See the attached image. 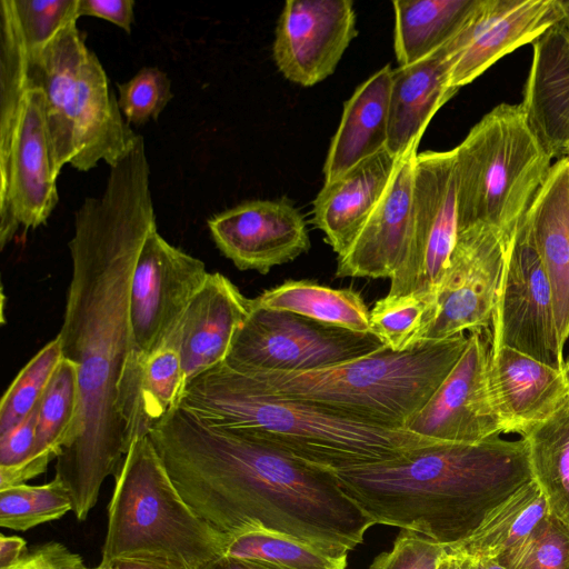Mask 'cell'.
I'll use <instances>...</instances> for the list:
<instances>
[{
  "label": "cell",
  "instance_id": "6",
  "mask_svg": "<svg viewBox=\"0 0 569 569\" xmlns=\"http://www.w3.org/2000/svg\"><path fill=\"white\" fill-rule=\"evenodd\" d=\"M28 57L44 94L50 157L57 177L67 164L81 172L100 161L114 167L132 151L140 134L123 118L109 78L87 47L77 22Z\"/></svg>",
  "mask_w": 569,
  "mask_h": 569
},
{
  "label": "cell",
  "instance_id": "35",
  "mask_svg": "<svg viewBox=\"0 0 569 569\" xmlns=\"http://www.w3.org/2000/svg\"><path fill=\"white\" fill-rule=\"evenodd\" d=\"M433 310V299L409 293L385 296L369 312L370 333L387 348L405 351L420 345Z\"/></svg>",
  "mask_w": 569,
  "mask_h": 569
},
{
  "label": "cell",
  "instance_id": "34",
  "mask_svg": "<svg viewBox=\"0 0 569 569\" xmlns=\"http://www.w3.org/2000/svg\"><path fill=\"white\" fill-rule=\"evenodd\" d=\"M73 509L63 482L54 478L43 485L20 483L0 489V526L26 531L57 520Z\"/></svg>",
  "mask_w": 569,
  "mask_h": 569
},
{
  "label": "cell",
  "instance_id": "20",
  "mask_svg": "<svg viewBox=\"0 0 569 569\" xmlns=\"http://www.w3.org/2000/svg\"><path fill=\"white\" fill-rule=\"evenodd\" d=\"M532 48L520 104L549 156L569 158V9L532 42Z\"/></svg>",
  "mask_w": 569,
  "mask_h": 569
},
{
  "label": "cell",
  "instance_id": "2",
  "mask_svg": "<svg viewBox=\"0 0 569 569\" xmlns=\"http://www.w3.org/2000/svg\"><path fill=\"white\" fill-rule=\"evenodd\" d=\"M149 437L186 502L227 536L267 530L347 557L376 525L332 471L181 406Z\"/></svg>",
  "mask_w": 569,
  "mask_h": 569
},
{
  "label": "cell",
  "instance_id": "9",
  "mask_svg": "<svg viewBox=\"0 0 569 569\" xmlns=\"http://www.w3.org/2000/svg\"><path fill=\"white\" fill-rule=\"evenodd\" d=\"M453 151L458 231L486 224L510 236L552 167L521 104L496 106Z\"/></svg>",
  "mask_w": 569,
  "mask_h": 569
},
{
  "label": "cell",
  "instance_id": "26",
  "mask_svg": "<svg viewBox=\"0 0 569 569\" xmlns=\"http://www.w3.org/2000/svg\"><path fill=\"white\" fill-rule=\"evenodd\" d=\"M550 283L561 343L569 337V158L558 159L527 212Z\"/></svg>",
  "mask_w": 569,
  "mask_h": 569
},
{
  "label": "cell",
  "instance_id": "29",
  "mask_svg": "<svg viewBox=\"0 0 569 569\" xmlns=\"http://www.w3.org/2000/svg\"><path fill=\"white\" fill-rule=\"evenodd\" d=\"M258 305L350 330L370 333L369 312L359 292L308 280H289L253 299Z\"/></svg>",
  "mask_w": 569,
  "mask_h": 569
},
{
  "label": "cell",
  "instance_id": "41",
  "mask_svg": "<svg viewBox=\"0 0 569 569\" xmlns=\"http://www.w3.org/2000/svg\"><path fill=\"white\" fill-rule=\"evenodd\" d=\"M38 406L24 420L0 435V489L20 485V477L33 458Z\"/></svg>",
  "mask_w": 569,
  "mask_h": 569
},
{
  "label": "cell",
  "instance_id": "14",
  "mask_svg": "<svg viewBox=\"0 0 569 569\" xmlns=\"http://www.w3.org/2000/svg\"><path fill=\"white\" fill-rule=\"evenodd\" d=\"M510 236L486 224L458 231L420 345L490 328Z\"/></svg>",
  "mask_w": 569,
  "mask_h": 569
},
{
  "label": "cell",
  "instance_id": "28",
  "mask_svg": "<svg viewBox=\"0 0 569 569\" xmlns=\"http://www.w3.org/2000/svg\"><path fill=\"white\" fill-rule=\"evenodd\" d=\"M479 0H396L393 49L399 67L412 64L449 42Z\"/></svg>",
  "mask_w": 569,
  "mask_h": 569
},
{
  "label": "cell",
  "instance_id": "44",
  "mask_svg": "<svg viewBox=\"0 0 569 569\" xmlns=\"http://www.w3.org/2000/svg\"><path fill=\"white\" fill-rule=\"evenodd\" d=\"M28 550L23 538L0 533V569H9L17 565Z\"/></svg>",
  "mask_w": 569,
  "mask_h": 569
},
{
  "label": "cell",
  "instance_id": "31",
  "mask_svg": "<svg viewBox=\"0 0 569 569\" xmlns=\"http://www.w3.org/2000/svg\"><path fill=\"white\" fill-rule=\"evenodd\" d=\"M521 438L528 446L532 479L547 500L549 513L569 529V395Z\"/></svg>",
  "mask_w": 569,
  "mask_h": 569
},
{
  "label": "cell",
  "instance_id": "33",
  "mask_svg": "<svg viewBox=\"0 0 569 569\" xmlns=\"http://www.w3.org/2000/svg\"><path fill=\"white\" fill-rule=\"evenodd\" d=\"M224 556L257 561L272 569L347 567V557H336L292 537L267 530H248L228 536Z\"/></svg>",
  "mask_w": 569,
  "mask_h": 569
},
{
  "label": "cell",
  "instance_id": "4",
  "mask_svg": "<svg viewBox=\"0 0 569 569\" xmlns=\"http://www.w3.org/2000/svg\"><path fill=\"white\" fill-rule=\"evenodd\" d=\"M180 406L208 423L247 431L332 472L393 460L409 450L443 442L274 393L224 362L188 382Z\"/></svg>",
  "mask_w": 569,
  "mask_h": 569
},
{
  "label": "cell",
  "instance_id": "46",
  "mask_svg": "<svg viewBox=\"0 0 569 569\" xmlns=\"http://www.w3.org/2000/svg\"><path fill=\"white\" fill-rule=\"evenodd\" d=\"M202 569H272L263 563L247 560V559H240V558H233L228 556H221L218 559L211 561Z\"/></svg>",
  "mask_w": 569,
  "mask_h": 569
},
{
  "label": "cell",
  "instance_id": "12",
  "mask_svg": "<svg viewBox=\"0 0 569 569\" xmlns=\"http://www.w3.org/2000/svg\"><path fill=\"white\" fill-rule=\"evenodd\" d=\"M413 232L408 258L390 279L387 295L437 291L458 236L456 158L453 149L417 153L413 168Z\"/></svg>",
  "mask_w": 569,
  "mask_h": 569
},
{
  "label": "cell",
  "instance_id": "11",
  "mask_svg": "<svg viewBox=\"0 0 569 569\" xmlns=\"http://www.w3.org/2000/svg\"><path fill=\"white\" fill-rule=\"evenodd\" d=\"M490 331L492 352L509 347L555 369L565 367L552 292L527 216L508 239Z\"/></svg>",
  "mask_w": 569,
  "mask_h": 569
},
{
  "label": "cell",
  "instance_id": "22",
  "mask_svg": "<svg viewBox=\"0 0 569 569\" xmlns=\"http://www.w3.org/2000/svg\"><path fill=\"white\" fill-rule=\"evenodd\" d=\"M183 390L178 325L147 357L126 359L118 385L117 409L128 450L180 406Z\"/></svg>",
  "mask_w": 569,
  "mask_h": 569
},
{
  "label": "cell",
  "instance_id": "38",
  "mask_svg": "<svg viewBox=\"0 0 569 569\" xmlns=\"http://www.w3.org/2000/svg\"><path fill=\"white\" fill-rule=\"evenodd\" d=\"M29 56L79 19L78 0H9Z\"/></svg>",
  "mask_w": 569,
  "mask_h": 569
},
{
  "label": "cell",
  "instance_id": "15",
  "mask_svg": "<svg viewBox=\"0 0 569 569\" xmlns=\"http://www.w3.org/2000/svg\"><path fill=\"white\" fill-rule=\"evenodd\" d=\"M491 331L473 330L451 371L405 428L443 442L476 443L506 433L490 382Z\"/></svg>",
  "mask_w": 569,
  "mask_h": 569
},
{
  "label": "cell",
  "instance_id": "7",
  "mask_svg": "<svg viewBox=\"0 0 569 569\" xmlns=\"http://www.w3.org/2000/svg\"><path fill=\"white\" fill-rule=\"evenodd\" d=\"M227 541L182 498L150 437L137 439L116 477L101 561L153 558L202 569L224 555Z\"/></svg>",
  "mask_w": 569,
  "mask_h": 569
},
{
  "label": "cell",
  "instance_id": "5",
  "mask_svg": "<svg viewBox=\"0 0 569 569\" xmlns=\"http://www.w3.org/2000/svg\"><path fill=\"white\" fill-rule=\"evenodd\" d=\"M465 333L405 351L386 346L307 372H242L264 389L381 426L405 428L462 355ZM240 372V371H239Z\"/></svg>",
  "mask_w": 569,
  "mask_h": 569
},
{
  "label": "cell",
  "instance_id": "39",
  "mask_svg": "<svg viewBox=\"0 0 569 569\" xmlns=\"http://www.w3.org/2000/svg\"><path fill=\"white\" fill-rule=\"evenodd\" d=\"M117 87L120 111L130 126L140 127L157 120L173 97L170 79L156 67L140 69Z\"/></svg>",
  "mask_w": 569,
  "mask_h": 569
},
{
  "label": "cell",
  "instance_id": "45",
  "mask_svg": "<svg viewBox=\"0 0 569 569\" xmlns=\"http://www.w3.org/2000/svg\"><path fill=\"white\" fill-rule=\"evenodd\" d=\"M104 563L109 569H181L171 562L153 558H120Z\"/></svg>",
  "mask_w": 569,
  "mask_h": 569
},
{
  "label": "cell",
  "instance_id": "40",
  "mask_svg": "<svg viewBox=\"0 0 569 569\" xmlns=\"http://www.w3.org/2000/svg\"><path fill=\"white\" fill-rule=\"evenodd\" d=\"M443 551L431 538L401 529L392 548L377 556L369 569H435Z\"/></svg>",
  "mask_w": 569,
  "mask_h": 569
},
{
  "label": "cell",
  "instance_id": "47",
  "mask_svg": "<svg viewBox=\"0 0 569 569\" xmlns=\"http://www.w3.org/2000/svg\"><path fill=\"white\" fill-rule=\"evenodd\" d=\"M460 569H508L497 559L460 556Z\"/></svg>",
  "mask_w": 569,
  "mask_h": 569
},
{
  "label": "cell",
  "instance_id": "36",
  "mask_svg": "<svg viewBox=\"0 0 569 569\" xmlns=\"http://www.w3.org/2000/svg\"><path fill=\"white\" fill-rule=\"evenodd\" d=\"M62 359L57 336L20 370L0 403V435L24 420L38 406Z\"/></svg>",
  "mask_w": 569,
  "mask_h": 569
},
{
  "label": "cell",
  "instance_id": "43",
  "mask_svg": "<svg viewBox=\"0 0 569 569\" xmlns=\"http://www.w3.org/2000/svg\"><path fill=\"white\" fill-rule=\"evenodd\" d=\"M134 4L132 0H78V14L79 18L89 16L107 20L130 33Z\"/></svg>",
  "mask_w": 569,
  "mask_h": 569
},
{
  "label": "cell",
  "instance_id": "18",
  "mask_svg": "<svg viewBox=\"0 0 569 569\" xmlns=\"http://www.w3.org/2000/svg\"><path fill=\"white\" fill-rule=\"evenodd\" d=\"M219 251L239 270L268 273L308 252L310 238L300 211L287 200H250L207 221Z\"/></svg>",
  "mask_w": 569,
  "mask_h": 569
},
{
  "label": "cell",
  "instance_id": "8",
  "mask_svg": "<svg viewBox=\"0 0 569 569\" xmlns=\"http://www.w3.org/2000/svg\"><path fill=\"white\" fill-rule=\"evenodd\" d=\"M46 119L9 0L0 1V247L46 224L59 197Z\"/></svg>",
  "mask_w": 569,
  "mask_h": 569
},
{
  "label": "cell",
  "instance_id": "16",
  "mask_svg": "<svg viewBox=\"0 0 569 569\" xmlns=\"http://www.w3.org/2000/svg\"><path fill=\"white\" fill-rule=\"evenodd\" d=\"M568 9L567 0H479L460 31L445 44L450 86L460 89L503 56L532 43Z\"/></svg>",
  "mask_w": 569,
  "mask_h": 569
},
{
  "label": "cell",
  "instance_id": "27",
  "mask_svg": "<svg viewBox=\"0 0 569 569\" xmlns=\"http://www.w3.org/2000/svg\"><path fill=\"white\" fill-rule=\"evenodd\" d=\"M392 74L393 69L386 64L362 82L345 102L323 164L325 182L337 179L387 148Z\"/></svg>",
  "mask_w": 569,
  "mask_h": 569
},
{
  "label": "cell",
  "instance_id": "1",
  "mask_svg": "<svg viewBox=\"0 0 569 569\" xmlns=\"http://www.w3.org/2000/svg\"><path fill=\"white\" fill-rule=\"evenodd\" d=\"M157 228L143 137L114 167L99 197L74 213L72 262L63 321V358L78 370L80 403L56 477L68 489L73 513L87 519L107 477L128 452L117 409L118 385L130 346V290L148 233Z\"/></svg>",
  "mask_w": 569,
  "mask_h": 569
},
{
  "label": "cell",
  "instance_id": "32",
  "mask_svg": "<svg viewBox=\"0 0 569 569\" xmlns=\"http://www.w3.org/2000/svg\"><path fill=\"white\" fill-rule=\"evenodd\" d=\"M79 403L77 367L63 358L39 402L34 453L20 477V483L43 473L51 460L58 458L76 421Z\"/></svg>",
  "mask_w": 569,
  "mask_h": 569
},
{
  "label": "cell",
  "instance_id": "25",
  "mask_svg": "<svg viewBox=\"0 0 569 569\" xmlns=\"http://www.w3.org/2000/svg\"><path fill=\"white\" fill-rule=\"evenodd\" d=\"M450 69L443 46L420 61L393 70L387 149L396 158L418 148L435 113L458 92L450 86Z\"/></svg>",
  "mask_w": 569,
  "mask_h": 569
},
{
  "label": "cell",
  "instance_id": "42",
  "mask_svg": "<svg viewBox=\"0 0 569 569\" xmlns=\"http://www.w3.org/2000/svg\"><path fill=\"white\" fill-rule=\"evenodd\" d=\"M9 569H87L81 556L64 545L50 541L28 550L27 555Z\"/></svg>",
  "mask_w": 569,
  "mask_h": 569
},
{
  "label": "cell",
  "instance_id": "37",
  "mask_svg": "<svg viewBox=\"0 0 569 569\" xmlns=\"http://www.w3.org/2000/svg\"><path fill=\"white\" fill-rule=\"evenodd\" d=\"M497 560L508 569H569V529L548 513L529 536Z\"/></svg>",
  "mask_w": 569,
  "mask_h": 569
},
{
  "label": "cell",
  "instance_id": "49",
  "mask_svg": "<svg viewBox=\"0 0 569 569\" xmlns=\"http://www.w3.org/2000/svg\"><path fill=\"white\" fill-rule=\"evenodd\" d=\"M87 569H109L108 565L104 562H100L97 567L88 568Z\"/></svg>",
  "mask_w": 569,
  "mask_h": 569
},
{
  "label": "cell",
  "instance_id": "17",
  "mask_svg": "<svg viewBox=\"0 0 569 569\" xmlns=\"http://www.w3.org/2000/svg\"><path fill=\"white\" fill-rule=\"evenodd\" d=\"M357 33L350 0H288L278 19L272 57L286 79L312 87L335 72Z\"/></svg>",
  "mask_w": 569,
  "mask_h": 569
},
{
  "label": "cell",
  "instance_id": "13",
  "mask_svg": "<svg viewBox=\"0 0 569 569\" xmlns=\"http://www.w3.org/2000/svg\"><path fill=\"white\" fill-rule=\"evenodd\" d=\"M208 274L202 260L169 243L157 228L148 233L131 279L127 358H144L168 339Z\"/></svg>",
  "mask_w": 569,
  "mask_h": 569
},
{
  "label": "cell",
  "instance_id": "24",
  "mask_svg": "<svg viewBox=\"0 0 569 569\" xmlns=\"http://www.w3.org/2000/svg\"><path fill=\"white\" fill-rule=\"evenodd\" d=\"M399 160L386 148L323 183L313 200L312 221L337 256L350 247L383 197Z\"/></svg>",
  "mask_w": 569,
  "mask_h": 569
},
{
  "label": "cell",
  "instance_id": "3",
  "mask_svg": "<svg viewBox=\"0 0 569 569\" xmlns=\"http://www.w3.org/2000/svg\"><path fill=\"white\" fill-rule=\"evenodd\" d=\"M377 525L425 535L445 547L467 539L532 480L525 439L437 442L370 466L333 472Z\"/></svg>",
  "mask_w": 569,
  "mask_h": 569
},
{
  "label": "cell",
  "instance_id": "30",
  "mask_svg": "<svg viewBox=\"0 0 569 569\" xmlns=\"http://www.w3.org/2000/svg\"><path fill=\"white\" fill-rule=\"evenodd\" d=\"M548 513L547 500L532 479L496 507L467 539L445 548L455 555L497 559L529 536Z\"/></svg>",
  "mask_w": 569,
  "mask_h": 569
},
{
  "label": "cell",
  "instance_id": "10",
  "mask_svg": "<svg viewBox=\"0 0 569 569\" xmlns=\"http://www.w3.org/2000/svg\"><path fill=\"white\" fill-rule=\"evenodd\" d=\"M385 345L358 333L250 300L224 363L240 372H307L343 363Z\"/></svg>",
  "mask_w": 569,
  "mask_h": 569
},
{
  "label": "cell",
  "instance_id": "21",
  "mask_svg": "<svg viewBox=\"0 0 569 569\" xmlns=\"http://www.w3.org/2000/svg\"><path fill=\"white\" fill-rule=\"evenodd\" d=\"M250 300L224 274L209 272L179 323L184 388L197 376L226 361L248 316Z\"/></svg>",
  "mask_w": 569,
  "mask_h": 569
},
{
  "label": "cell",
  "instance_id": "48",
  "mask_svg": "<svg viewBox=\"0 0 569 569\" xmlns=\"http://www.w3.org/2000/svg\"><path fill=\"white\" fill-rule=\"evenodd\" d=\"M435 569H460V558L446 550L438 559V562L436 565Z\"/></svg>",
  "mask_w": 569,
  "mask_h": 569
},
{
  "label": "cell",
  "instance_id": "23",
  "mask_svg": "<svg viewBox=\"0 0 569 569\" xmlns=\"http://www.w3.org/2000/svg\"><path fill=\"white\" fill-rule=\"evenodd\" d=\"M490 382L506 433L522 437L547 419L569 395L562 370L509 347L491 351Z\"/></svg>",
  "mask_w": 569,
  "mask_h": 569
},
{
  "label": "cell",
  "instance_id": "19",
  "mask_svg": "<svg viewBox=\"0 0 569 569\" xmlns=\"http://www.w3.org/2000/svg\"><path fill=\"white\" fill-rule=\"evenodd\" d=\"M417 148L403 154L392 179L350 247L337 256V278L391 279L406 262L413 232Z\"/></svg>",
  "mask_w": 569,
  "mask_h": 569
},
{
  "label": "cell",
  "instance_id": "50",
  "mask_svg": "<svg viewBox=\"0 0 569 569\" xmlns=\"http://www.w3.org/2000/svg\"><path fill=\"white\" fill-rule=\"evenodd\" d=\"M565 371H566V375L568 377V380H569V357L567 359V361H565Z\"/></svg>",
  "mask_w": 569,
  "mask_h": 569
}]
</instances>
